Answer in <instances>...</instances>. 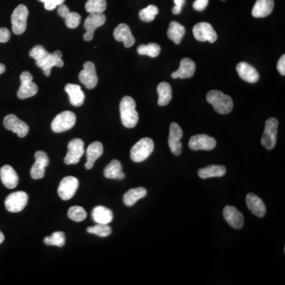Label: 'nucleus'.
I'll return each instance as SVG.
<instances>
[{
  "label": "nucleus",
  "mask_w": 285,
  "mask_h": 285,
  "mask_svg": "<svg viewBox=\"0 0 285 285\" xmlns=\"http://www.w3.org/2000/svg\"><path fill=\"white\" fill-rule=\"evenodd\" d=\"M207 101L213 106L215 111L220 114H228L234 107L233 101L229 95H225L221 91L213 90L208 93Z\"/></svg>",
  "instance_id": "nucleus-2"
},
{
  "label": "nucleus",
  "mask_w": 285,
  "mask_h": 285,
  "mask_svg": "<svg viewBox=\"0 0 285 285\" xmlns=\"http://www.w3.org/2000/svg\"><path fill=\"white\" fill-rule=\"evenodd\" d=\"M157 92L159 95L158 105L160 107H165L169 104L172 99V88L171 85L166 82L160 83L157 87Z\"/></svg>",
  "instance_id": "nucleus-33"
},
{
  "label": "nucleus",
  "mask_w": 285,
  "mask_h": 285,
  "mask_svg": "<svg viewBox=\"0 0 285 285\" xmlns=\"http://www.w3.org/2000/svg\"><path fill=\"white\" fill-rule=\"evenodd\" d=\"M224 217L225 221L234 229H241L244 225V217L238 209L233 206L225 207L224 209Z\"/></svg>",
  "instance_id": "nucleus-21"
},
{
  "label": "nucleus",
  "mask_w": 285,
  "mask_h": 285,
  "mask_svg": "<svg viewBox=\"0 0 285 285\" xmlns=\"http://www.w3.org/2000/svg\"><path fill=\"white\" fill-rule=\"evenodd\" d=\"M147 195V189L144 187H138L136 189L128 190L123 197V201L126 206L131 207L135 205L140 199L144 198Z\"/></svg>",
  "instance_id": "nucleus-32"
},
{
  "label": "nucleus",
  "mask_w": 285,
  "mask_h": 285,
  "mask_svg": "<svg viewBox=\"0 0 285 285\" xmlns=\"http://www.w3.org/2000/svg\"><path fill=\"white\" fill-rule=\"evenodd\" d=\"M193 34L196 40L199 42H209L214 43L217 42V34L213 26L208 22H200L193 27Z\"/></svg>",
  "instance_id": "nucleus-11"
},
{
  "label": "nucleus",
  "mask_w": 285,
  "mask_h": 285,
  "mask_svg": "<svg viewBox=\"0 0 285 285\" xmlns=\"http://www.w3.org/2000/svg\"><path fill=\"white\" fill-rule=\"evenodd\" d=\"M183 132L178 124L173 122L170 126L169 144L170 149L174 156H180L182 151L181 140L182 138Z\"/></svg>",
  "instance_id": "nucleus-16"
},
{
  "label": "nucleus",
  "mask_w": 285,
  "mask_h": 285,
  "mask_svg": "<svg viewBox=\"0 0 285 285\" xmlns=\"http://www.w3.org/2000/svg\"><path fill=\"white\" fill-rule=\"evenodd\" d=\"M236 71L242 80L247 83H255L259 80V74L252 65L241 62L236 66Z\"/></svg>",
  "instance_id": "nucleus-20"
},
{
  "label": "nucleus",
  "mask_w": 285,
  "mask_h": 285,
  "mask_svg": "<svg viewBox=\"0 0 285 285\" xmlns=\"http://www.w3.org/2000/svg\"><path fill=\"white\" fill-rule=\"evenodd\" d=\"M6 71V66L3 63H0V75H2Z\"/></svg>",
  "instance_id": "nucleus-47"
},
{
  "label": "nucleus",
  "mask_w": 285,
  "mask_h": 285,
  "mask_svg": "<svg viewBox=\"0 0 285 285\" xmlns=\"http://www.w3.org/2000/svg\"><path fill=\"white\" fill-rule=\"evenodd\" d=\"M37 66L42 69L44 74L49 77L51 75V70L53 67H62L63 66V61L62 59V53L60 51H55L49 55L38 63H36Z\"/></svg>",
  "instance_id": "nucleus-18"
},
{
  "label": "nucleus",
  "mask_w": 285,
  "mask_h": 285,
  "mask_svg": "<svg viewBox=\"0 0 285 285\" xmlns=\"http://www.w3.org/2000/svg\"><path fill=\"white\" fill-rule=\"evenodd\" d=\"M76 122L75 114L71 111H63L58 114L51 124L52 130L56 133L66 132L75 126Z\"/></svg>",
  "instance_id": "nucleus-5"
},
{
  "label": "nucleus",
  "mask_w": 285,
  "mask_h": 285,
  "mask_svg": "<svg viewBox=\"0 0 285 285\" xmlns=\"http://www.w3.org/2000/svg\"><path fill=\"white\" fill-rule=\"evenodd\" d=\"M10 38V30L6 28H0V43H6Z\"/></svg>",
  "instance_id": "nucleus-44"
},
{
  "label": "nucleus",
  "mask_w": 285,
  "mask_h": 285,
  "mask_svg": "<svg viewBox=\"0 0 285 285\" xmlns=\"http://www.w3.org/2000/svg\"><path fill=\"white\" fill-rule=\"evenodd\" d=\"M34 77L29 71H23L20 75V80H21V86L18 89V99H26L31 97H34L37 95L38 91V87L35 83L33 82Z\"/></svg>",
  "instance_id": "nucleus-7"
},
{
  "label": "nucleus",
  "mask_w": 285,
  "mask_h": 285,
  "mask_svg": "<svg viewBox=\"0 0 285 285\" xmlns=\"http://www.w3.org/2000/svg\"><path fill=\"white\" fill-rule=\"evenodd\" d=\"M0 178L6 188L14 189L18 185L19 177L14 168L10 165H5L0 169Z\"/></svg>",
  "instance_id": "nucleus-24"
},
{
  "label": "nucleus",
  "mask_w": 285,
  "mask_h": 285,
  "mask_svg": "<svg viewBox=\"0 0 285 285\" xmlns=\"http://www.w3.org/2000/svg\"><path fill=\"white\" fill-rule=\"evenodd\" d=\"M274 7V0H257L252 10V15L254 18H265L271 14Z\"/></svg>",
  "instance_id": "nucleus-28"
},
{
  "label": "nucleus",
  "mask_w": 285,
  "mask_h": 285,
  "mask_svg": "<svg viewBox=\"0 0 285 285\" xmlns=\"http://www.w3.org/2000/svg\"><path fill=\"white\" fill-rule=\"evenodd\" d=\"M49 52L45 49L42 46H37L33 48L30 51V57L33 59H35L36 63H38L40 61L43 60L48 55H49Z\"/></svg>",
  "instance_id": "nucleus-41"
},
{
  "label": "nucleus",
  "mask_w": 285,
  "mask_h": 285,
  "mask_svg": "<svg viewBox=\"0 0 285 285\" xmlns=\"http://www.w3.org/2000/svg\"><path fill=\"white\" fill-rule=\"evenodd\" d=\"M114 38L117 42H123L126 48L132 47L136 42L129 26L124 23L120 24L114 30Z\"/></svg>",
  "instance_id": "nucleus-19"
},
{
  "label": "nucleus",
  "mask_w": 285,
  "mask_h": 285,
  "mask_svg": "<svg viewBox=\"0 0 285 285\" xmlns=\"http://www.w3.org/2000/svg\"><path fill=\"white\" fill-rule=\"evenodd\" d=\"M185 29L178 22H171L168 30V37L176 45L181 43L183 37L185 36Z\"/></svg>",
  "instance_id": "nucleus-34"
},
{
  "label": "nucleus",
  "mask_w": 285,
  "mask_h": 285,
  "mask_svg": "<svg viewBox=\"0 0 285 285\" xmlns=\"http://www.w3.org/2000/svg\"><path fill=\"white\" fill-rule=\"evenodd\" d=\"M196 71L194 62L189 58H184L180 62V67L177 71L171 74L173 79H189L193 77Z\"/></svg>",
  "instance_id": "nucleus-23"
},
{
  "label": "nucleus",
  "mask_w": 285,
  "mask_h": 285,
  "mask_svg": "<svg viewBox=\"0 0 285 285\" xmlns=\"http://www.w3.org/2000/svg\"><path fill=\"white\" fill-rule=\"evenodd\" d=\"M50 164V159L47 154L42 151L35 153V164L30 170V176L34 180L42 179L45 177L46 168Z\"/></svg>",
  "instance_id": "nucleus-17"
},
{
  "label": "nucleus",
  "mask_w": 285,
  "mask_h": 285,
  "mask_svg": "<svg viewBox=\"0 0 285 285\" xmlns=\"http://www.w3.org/2000/svg\"><path fill=\"white\" fill-rule=\"evenodd\" d=\"M92 218L97 224L109 225L113 221L114 214L112 210L105 206H97L93 209Z\"/></svg>",
  "instance_id": "nucleus-29"
},
{
  "label": "nucleus",
  "mask_w": 285,
  "mask_h": 285,
  "mask_svg": "<svg viewBox=\"0 0 285 285\" xmlns=\"http://www.w3.org/2000/svg\"><path fill=\"white\" fill-rule=\"evenodd\" d=\"M64 2L65 0H46L44 4H45V8L46 10H53L57 6L62 5Z\"/></svg>",
  "instance_id": "nucleus-42"
},
{
  "label": "nucleus",
  "mask_w": 285,
  "mask_h": 285,
  "mask_svg": "<svg viewBox=\"0 0 285 285\" xmlns=\"http://www.w3.org/2000/svg\"><path fill=\"white\" fill-rule=\"evenodd\" d=\"M107 3L106 0H87L85 8L90 14L103 13L107 10Z\"/></svg>",
  "instance_id": "nucleus-36"
},
{
  "label": "nucleus",
  "mask_w": 285,
  "mask_h": 285,
  "mask_svg": "<svg viewBox=\"0 0 285 285\" xmlns=\"http://www.w3.org/2000/svg\"><path fill=\"white\" fill-rule=\"evenodd\" d=\"M155 148L153 140L151 138H143L132 147L130 151V157L135 163H141L152 155Z\"/></svg>",
  "instance_id": "nucleus-3"
},
{
  "label": "nucleus",
  "mask_w": 285,
  "mask_h": 285,
  "mask_svg": "<svg viewBox=\"0 0 285 285\" xmlns=\"http://www.w3.org/2000/svg\"><path fill=\"white\" fill-rule=\"evenodd\" d=\"M217 146L214 138L205 135L198 134L192 136L189 140V147L193 151H211Z\"/></svg>",
  "instance_id": "nucleus-15"
},
{
  "label": "nucleus",
  "mask_w": 285,
  "mask_h": 285,
  "mask_svg": "<svg viewBox=\"0 0 285 285\" xmlns=\"http://www.w3.org/2000/svg\"><path fill=\"white\" fill-rule=\"evenodd\" d=\"M278 70L282 75H285V55L280 58L278 63Z\"/></svg>",
  "instance_id": "nucleus-46"
},
{
  "label": "nucleus",
  "mask_w": 285,
  "mask_h": 285,
  "mask_svg": "<svg viewBox=\"0 0 285 285\" xmlns=\"http://www.w3.org/2000/svg\"><path fill=\"white\" fill-rule=\"evenodd\" d=\"M159 14V9L155 5H149L143 10H140V18L144 22H152L156 16Z\"/></svg>",
  "instance_id": "nucleus-39"
},
{
  "label": "nucleus",
  "mask_w": 285,
  "mask_h": 285,
  "mask_svg": "<svg viewBox=\"0 0 285 285\" xmlns=\"http://www.w3.org/2000/svg\"><path fill=\"white\" fill-rule=\"evenodd\" d=\"M138 54L156 58L161 53V48L156 43H150L148 45H141L137 49Z\"/></svg>",
  "instance_id": "nucleus-35"
},
{
  "label": "nucleus",
  "mask_w": 285,
  "mask_h": 285,
  "mask_svg": "<svg viewBox=\"0 0 285 285\" xmlns=\"http://www.w3.org/2000/svg\"><path fill=\"white\" fill-rule=\"evenodd\" d=\"M279 122L276 118L268 119L266 122V127L262 135V145L267 150H272L275 147L278 136V128Z\"/></svg>",
  "instance_id": "nucleus-6"
},
{
  "label": "nucleus",
  "mask_w": 285,
  "mask_h": 285,
  "mask_svg": "<svg viewBox=\"0 0 285 285\" xmlns=\"http://www.w3.org/2000/svg\"><path fill=\"white\" fill-rule=\"evenodd\" d=\"M78 178L72 176H67L61 180L58 187V194L63 201H68L74 197L79 188Z\"/></svg>",
  "instance_id": "nucleus-13"
},
{
  "label": "nucleus",
  "mask_w": 285,
  "mask_h": 285,
  "mask_svg": "<svg viewBox=\"0 0 285 285\" xmlns=\"http://www.w3.org/2000/svg\"><path fill=\"white\" fill-rule=\"evenodd\" d=\"M173 2H174V6L173 7V14H179L181 12L182 10V6H184L185 4V0H173Z\"/></svg>",
  "instance_id": "nucleus-45"
},
{
  "label": "nucleus",
  "mask_w": 285,
  "mask_h": 285,
  "mask_svg": "<svg viewBox=\"0 0 285 285\" xmlns=\"http://www.w3.org/2000/svg\"><path fill=\"white\" fill-rule=\"evenodd\" d=\"M79 79L81 83L89 90H92L96 87L99 83V78L94 63L87 61L83 64V69L79 73Z\"/></svg>",
  "instance_id": "nucleus-12"
},
{
  "label": "nucleus",
  "mask_w": 285,
  "mask_h": 285,
  "mask_svg": "<svg viewBox=\"0 0 285 285\" xmlns=\"http://www.w3.org/2000/svg\"><path fill=\"white\" fill-rule=\"evenodd\" d=\"M58 14L65 20V24L70 29H75L79 26L81 22V16L76 12H70L69 8L66 5H60L58 8Z\"/></svg>",
  "instance_id": "nucleus-26"
},
{
  "label": "nucleus",
  "mask_w": 285,
  "mask_h": 285,
  "mask_svg": "<svg viewBox=\"0 0 285 285\" xmlns=\"http://www.w3.org/2000/svg\"><path fill=\"white\" fill-rule=\"evenodd\" d=\"M84 154V142L81 139H73L67 145V153L64 158L65 164L75 165L79 164Z\"/></svg>",
  "instance_id": "nucleus-9"
},
{
  "label": "nucleus",
  "mask_w": 285,
  "mask_h": 285,
  "mask_svg": "<svg viewBox=\"0 0 285 285\" xmlns=\"http://www.w3.org/2000/svg\"><path fill=\"white\" fill-rule=\"evenodd\" d=\"M104 176L107 178L110 179H118V180L124 179L125 174L122 172V165L120 162L116 160H112L105 168Z\"/></svg>",
  "instance_id": "nucleus-31"
},
{
  "label": "nucleus",
  "mask_w": 285,
  "mask_h": 285,
  "mask_svg": "<svg viewBox=\"0 0 285 285\" xmlns=\"http://www.w3.org/2000/svg\"><path fill=\"white\" fill-rule=\"evenodd\" d=\"M64 90L67 93L69 96L70 103L74 107H81L84 103L85 95L82 91L80 86L72 83H68L66 85Z\"/></svg>",
  "instance_id": "nucleus-27"
},
{
  "label": "nucleus",
  "mask_w": 285,
  "mask_h": 285,
  "mask_svg": "<svg viewBox=\"0 0 285 285\" xmlns=\"http://www.w3.org/2000/svg\"><path fill=\"white\" fill-rule=\"evenodd\" d=\"M246 204L248 209H250L256 217L262 218L266 214V207L262 199L254 193H248L246 197Z\"/></svg>",
  "instance_id": "nucleus-22"
},
{
  "label": "nucleus",
  "mask_w": 285,
  "mask_h": 285,
  "mask_svg": "<svg viewBox=\"0 0 285 285\" xmlns=\"http://www.w3.org/2000/svg\"><path fill=\"white\" fill-rule=\"evenodd\" d=\"M38 1H40V2H43V3H44V2H45V1H46V0H38Z\"/></svg>",
  "instance_id": "nucleus-49"
},
{
  "label": "nucleus",
  "mask_w": 285,
  "mask_h": 285,
  "mask_svg": "<svg viewBox=\"0 0 285 285\" xmlns=\"http://www.w3.org/2000/svg\"><path fill=\"white\" fill-rule=\"evenodd\" d=\"M87 231L91 234H96L99 237H107L112 233V229L108 225L98 224L95 226L87 228Z\"/></svg>",
  "instance_id": "nucleus-40"
},
{
  "label": "nucleus",
  "mask_w": 285,
  "mask_h": 285,
  "mask_svg": "<svg viewBox=\"0 0 285 285\" xmlns=\"http://www.w3.org/2000/svg\"><path fill=\"white\" fill-rule=\"evenodd\" d=\"M4 239H5V236H4L3 233L0 230V244L3 242Z\"/></svg>",
  "instance_id": "nucleus-48"
},
{
  "label": "nucleus",
  "mask_w": 285,
  "mask_h": 285,
  "mask_svg": "<svg viewBox=\"0 0 285 285\" xmlns=\"http://www.w3.org/2000/svg\"><path fill=\"white\" fill-rule=\"evenodd\" d=\"M44 242L48 246H56L63 247L65 245V234L62 231H56L50 236L46 237Z\"/></svg>",
  "instance_id": "nucleus-37"
},
{
  "label": "nucleus",
  "mask_w": 285,
  "mask_h": 285,
  "mask_svg": "<svg viewBox=\"0 0 285 285\" xmlns=\"http://www.w3.org/2000/svg\"><path fill=\"white\" fill-rule=\"evenodd\" d=\"M67 216L71 221L75 222H81L87 218V213L83 208L80 206H72L68 209Z\"/></svg>",
  "instance_id": "nucleus-38"
},
{
  "label": "nucleus",
  "mask_w": 285,
  "mask_h": 285,
  "mask_svg": "<svg viewBox=\"0 0 285 285\" xmlns=\"http://www.w3.org/2000/svg\"><path fill=\"white\" fill-rule=\"evenodd\" d=\"M208 4L209 0H196L193 4V9L197 11H203L205 10Z\"/></svg>",
  "instance_id": "nucleus-43"
},
{
  "label": "nucleus",
  "mask_w": 285,
  "mask_h": 285,
  "mask_svg": "<svg viewBox=\"0 0 285 285\" xmlns=\"http://www.w3.org/2000/svg\"><path fill=\"white\" fill-rule=\"evenodd\" d=\"M227 169L225 166L211 165L198 171V176L202 179L221 177L225 176Z\"/></svg>",
  "instance_id": "nucleus-30"
},
{
  "label": "nucleus",
  "mask_w": 285,
  "mask_h": 285,
  "mask_svg": "<svg viewBox=\"0 0 285 285\" xmlns=\"http://www.w3.org/2000/svg\"><path fill=\"white\" fill-rule=\"evenodd\" d=\"M136 102L132 97H124L120 101V118L122 124L126 128H132L137 124L139 114L136 111Z\"/></svg>",
  "instance_id": "nucleus-1"
},
{
  "label": "nucleus",
  "mask_w": 285,
  "mask_h": 285,
  "mask_svg": "<svg viewBox=\"0 0 285 285\" xmlns=\"http://www.w3.org/2000/svg\"><path fill=\"white\" fill-rule=\"evenodd\" d=\"M106 21L107 18L103 13L90 14L85 20L84 29L86 30V34L83 35V39L86 42L92 41L95 30L100 26H103Z\"/></svg>",
  "instance_id": "nucleus-10"
},
{
  "label": "nucleus",
  "mask_w": 285,
  "mask_h": 285,
  "mask_svg": "<svg viewBox=\"0 0 285 285\" xmlns=\"http://www.w3.org/2000/svg\"><path fill=\"white\" fill-rule=\"evenodd\" d=\"M103 152L104 149L101 142L95 141L90 144L87 149V163L85 164V168L87 170L92 169L95 162L103 156Z\"/></svg>",
  "instance_id": "nucleus-25"
},
{
  "label": "nucleus",
  "mask_w": 285,
  "mask_h": 285,
  "mask_svg": "<svg viewBox=\"0 0 285 285\" xmlns=\"http://www.w3.org/2000/svg\"><path fill=\"white\" fill-rule=\"evenodd\" d=\"M3 125L7 130H10L14 133L18 134L20 138L27 136L30 131V127L26 122L18 119L14 114H9L5 116L3 120Z\"/></svg>",
  "instance_id": "nucleus-14"
},
{
  "label": "nucleus",
  "mask_w": 285,
  "mask_h": 285,
  "mask_svg": "<svg viewBox=\"0 0 285 285\" xmlns=\"http://www.w3.org/2000/svg\"><path fill=\"white\" fill-rule=\"evenodd\" d=\"M29 196L24 191H18L10 193L5 200V207L10 213L22 212L28 204Z\"/></svg>",
  "instance_id": "nucleus-8"
},
{
  "label": "nucleus",
  "mask_w": 285,
  "mask_h": 285,
  "mask_svg": "<svg viewBox=\"0 0 285 285\" xmlns=\"http://www.w3.org/2000/svg\"><path fill=\"white\" fill-rule=\"evenodd\" d=\"M29 10L23 4H20L11 14L12 31L16 35L24 34L27 27Z\"/></svg>",
  "instance_id": "nucleus-4"
}]
</instances>
